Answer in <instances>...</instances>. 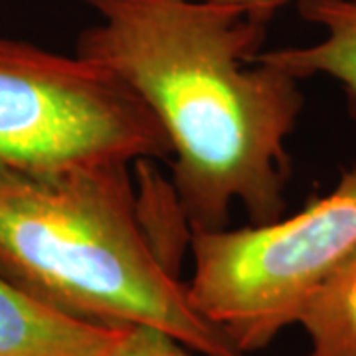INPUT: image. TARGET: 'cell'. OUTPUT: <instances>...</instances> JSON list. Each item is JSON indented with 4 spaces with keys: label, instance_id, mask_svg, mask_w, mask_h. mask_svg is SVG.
Segmentation results:
<instances>
[{
    "label": "cell",
    "instance_id": "5b68a950",
    "mask_svg": "<svg viewBox=\"0 0 356 356\" xmlns=\"http://www.w3.org/2000/svg\"><path fill=\"white\" fill-rule=\"evenodd\" d=\"M125 329L65 317L0 277V356H103Z\"/></svg>",
    "mask_w": 356,
    "mask_h": 356
},
{
    "label": "cell",
    "instance_id": "7a4b0ae2",
    "mask_svg": "<svg viewBox=\"0 0 356 356\" xmlns=\"http://www.w3.org/2000/svg\"><path fill=\"white\" fill-rule=\"evenodd\" d=\"M0 277L65 317L153 327L202 356H243L194 309L147 229L129 166L0 170Z\"/></svg>",
    "mask_w": 356,
    "mask_h": 356
},
{
    "label": "cell",
    "instance_id": "277c9868",
    "mask_svg": "<svg viewBox=\"0 0 356 356\" xmlns=\"http://www.w3.org/2000/svg\"><path fill=\"white\" fill-rule=\"evenodd\" d=\"M170 159L151 109L113 74L0 34V170L50 177Z\"/></svg>",
    "mask_w": 356,
    "mask_h": 356
},
{
    "label": "cell",
    "instance_id": "52a82bcc",
    "mask_svg": "<svg viewBox=\"0 0 356 356\" xmlns=\"http://www.w3.org/2000/svg\"><path fill=\"white\" fill-rule=\"evenodd\" d=\"M297 325L311 341L309 356H356V252L313 293Z\"/></svg>",
    "mask_w": 356,
    "mask_h": 356
},
{
    "label": "cell",
    "instance_id": "ba28073f",
    "mask_svg": "<svg viewBox=\"0 0 356 356\" xmlns=\"http://www.w3.org/2000/svg\"><path fill=\"white\" fill-rule=\"evenodd\" d=\"M186 346L153 327H127L103 356H191Z\"/></svg>",
    "mask_w": 356,
    "mask_h": 356
},
{
    "label": "cell",
    "instance_id": "6da1fadb",
    "mask_svg": "<svg viewBox=\"0 0 356 356\" xmlns=\"http://www.w3.org/2000/svg\"><path fill=\"white\" fill-rule=\"evenodd\" d=\"M97 22L77 56L139 95L165 131L178 210L192 229L285 212L287 139L303 111L297 77L255 56L266 26L206 0H83Z\"/></svg>",
    "mask_w": 356,
    "mask_h": 356
},
{
    "label": "cell",
    "instance_id": "3957f363",
    "mask_svg": "<svg viewBox=\"0 0 356 356\" xmlns=\"http://www.w3.org/2000/svg\"><path fill=\"white\" fill-rule=\"evenodd\" d=\"M194 309L243 356L297 323L313 293L356 252V168L293 216L238 229H192Z\"/></svg>",
    "mask_w": 356,
    "mask_h": 356
},
{
    "label": "cell",
    "instance_id": "9c48e42d",
    "mask_svg": "<svg viewBox=\"0 0 356 356\" xmlns=\"http://www.w3.org/2000/svg\"><path fill=\"white\" fill-rule=\"evenodd\" d=\"M206 2H216L222 6L238 8L240 13L250 16L252 20L266 26L281 6H285L289 0H206Z\"/></svg>",
    "mask_w": 356,
    "mask_h": 356
},
{
    "label": "cell",
    "instance_id": "8992f818",
    "mask_svg": "<svg viewBox=\"0 0 356 356\" xmlns=\"http://www.w3.org/2000/svg\"><path fill=\"white\" fill-rule=\"evenodd\" d=\"M299 13L323 30V38L301 48L259 51L255 58L297 79L332 77L356 117V0H299Z\"/></svg>",
    "mask_w": 356,
    "mask_h": 356
}]
</instances>
